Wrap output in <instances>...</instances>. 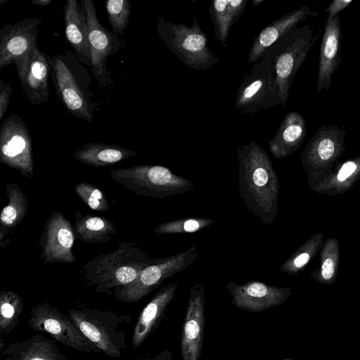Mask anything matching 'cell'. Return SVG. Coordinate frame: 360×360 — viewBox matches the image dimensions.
Instances as JSON below:
<instances>
[{
    "mask_svg": "<svg viewBox=\"0 0 360 360\" xmlns=\"http://www.w3.org/2000/svg\"><path fill=\"white\" fill-rule=\"evenodd\" d=\"M77 195L91 210L106 212L110 205L104 193L98 187L84 181L74 186Z\"/></svg>",
    "mask_w": 360,
    "mask_h": 360,
    "instance_id": "35",
    "label": "cell"
},
{
    "mask_svg": "<svg viewBox=\"0 0 360 360\" xmlns=\"http://www.w3.org/2000/svg\"><path fill=\"white\" fill-rule=\"evenodd\" d=\"M314 30L308 25L297 27L277 41L270 49L274 56V67L281 98L285 106L293 79L316 41Z\"/></svg>",
    "mask_w": 360,
    "mask_h": 360,
    "instance_id": "8",
    "label": "cell"
},
{
    "mask_svg": "<svg viewBox=\"0 0 360 360\" xmlns=\"http://www.w3.org/2000/svg\"><path fill=\"white\" fill-rule=\"evenodd\" d=\"M140 360H173L172 359V352H171L169 349H165L158 354Z\"/></svg>",
    "mask_w": 360,
    "mask_h": 360,
    "instance_id": "38",
    "label": "cell"
},
{
    "mask_svg": "<svg viewBox=\"0 0 360 360\" xmlns=\"http://www.w3.org/2000/svg\"><path fill=\"white\" fill-rule=\"evenodd\" d=\"M86 16L90 45L91 73L100 85L108 86L112 83L111 73L106 62L117 53L122 46L118 35L105 29L99 22L94 3L91 0H80Z\"/></svg>",
    "mask_w": 360,
    "mask_h": 360,
    "instance_id": "13",
    "label": "cell"
},
{
    "mask_svg": "<svg viewBox=\"0 0 360 360\" xmlns=\"http://www.w3.org/2000/svg\"><path fill=\"white\" fill-rule=\"evenodd\" d=\"M156 30L160 39L177 58L188 68L205 70L219 62L208 48V37L202 30L196 16L191 26L176 23L159 16Z\"/></svg>",
    "mask_w": 360,
    "mask_h": 360,
    "instance_id": "5",
    "label": "cell"
},
{
    "mask_svg": "<svg viewBox=\"0 0 360 360\" xmlns=\"http://www.w3.org/2000/svg\"><path fill=\"white\" fill-rule=\"evenodd\" d=\"M323 238L321 232L311 236L283 263L281 271L290 275H297L302 271L321 250Z\"/></svg>",
    "mask_w": 360,
    "mask_h": 360,
    "instance_id": "31",
    "label": "cell"
},
{
    "mask_svg": "<svg viewBox=\"0 0 360 360\" xmlns=\"http://www.w3.org/2000/svg\"><path fill=\"white\" fill-rule=\"evenodd\" d=\"M0 162L21 175H34L31 136L23 119L17 114L5 118L0 129Z\"/></svg>",
    "mask_w": 360,
    "mask_h": 360,
    "instance_id": "12",
    "label": "cell"
},
{
    "mask_svg": "<svg viewBox=\"0 0 360 360\" xmlns=\"http://www.w3.org/2000/svg\"><path fill=\"white\" fill-rule=\"evenodd\" d=\"M231 295V304L248 312L257 313L283 304L292 293L290 287H277L263 282L251 281L238 284L226 283Z\"/></svg>",
    "mask_w": 360,
    "mask_h": 360,
    "instance_id": "15",
    "label": "cell"
},
{
    "mask_svg": "<svg viewBox=\"0 0 360 360\" xmlns=\"http://www.w3.org/2000/svg\"><path fill=\"white\" fill-rule=\"evenodd\" d=\"M112 180L135 195L163 199L193 190L194 184L162 165H139L111 169Z\"/></svg>",
    "mask_w": 360,
    "mask_h": 360,
    "instance_id": "6",
    "label": "cell"
},
{
    "mask_svg": "<svg viewBox=\"0 0 360 360\" xmlns=\"http://www.w3.org/2000/svg\"><path fill=\"white\" fill-rule=\"evenodd\" d=\"M342 41L340 16L326 20L319 51L316 95L328 90L332 85V76L342 60Z\"/></svg>",
    "mask_w": 360,
    "mask_h": 360,
    "instance_id": "20",
    "label": "cell"
},
{
    "mask_svg": "<svg viewBox=\"0 0 360 360\" xmlns=\"http://www.w3.org/2000/svg\"><path fill=\"white\" fill-rule=\"evenodd\" d=\"M63 11L66 39L79 60L91 68L89 29L84 9L80 1L67 0Z\"/></svg>",
    "mask_w": 360,
    "mask_h": 360,
    "instance_id": "22",
    "label": "cell"
},
{
    "mask_svg": "<svg viewBox=\"0 0 360 360\" xmlns=\"http://www.w3.org/2000/svg\"><path fill=\"white\" fill-rule=\"evenodd\" d=\"M5 188L8 203L2 209L0 215L1 243L23 221L28 208L27 198L18 184L7 182Z\"/></svg>",
    "mask_w": 360,
    "mask_h": 360,
    "instance_id": "29",
    "label": "cell"
},
{
    "mask_svg": "<svg viewBox=\"0 0 360 360\" xmlns=\"http://www.w3.org/2000/svg\"><path fill=\"white\" fill-rule=\"evenodd\" d=\"M52 1H53V0H33L31 1V3L36 6H39L41 7H45V6L49 5Z\"/></svg>",
    "mask_w": 360,
    "mask_h": 360,
    "instance_id": "39",
    "label": "cell"
},
{
    "mask_svg": "<svg viewBox=\"0 0 360 360\" xmlns=\"http://www.w3.org/2000/svg\"><path fill=\"white\" fill-rule=\"evenodd\" d=\"M178 285L176 282L163 285L142 309L133 330L131 344L134 349L141 346L156 330L176 295Z\"/></svg>",
    "mask_w": 360,
    "mask_h": 360,
    "instance_id": "21",
    "label": "cell"
},
{
    "mask_svg": "<svg viewBox=\"0 0 360 360\" xmlns=\"http://www.w3.org/2000/svg\"><path fill=\"white\" fill-rule=\"evenodd\" d=\"M14 65L22 91L33 105H41L49 98V78L51 76L47 54L36 46Z\"/></svg>",
    "mask_w": 360,
    "mask_h": 360,
    "instance_id": "16",
    "label": "cell"
},
{
    "mask_svg": "<svg viewBox=\"0 0 360 360\" xmlns=\"http://www.w3.org/2000/svg\"><path fill=\"white\" fill-rule=\"evenodd\" d=\"M28 324L35 331L47 333L58 342L82 352H99L82 334L69 315L48 302H39L30 310Z\"/></svg>",
    "mask_w": 360,
    "mask_h": 360,
    "instance_id": "11",
    "label": "cell"
},
{
    "mask_svg": "<svg viewBox=\"0 0 360 360\" xmlns=\"http://www.w3.org/2000/svg\"><path fill=\"white\" fill-rule=\"evenodd\" d=\"M41 22L39 18L33 17L4 25L0 30V70L14 64L37 46Z\"/></svg>",
    "mask_w": 360,
    "mask_h": 360,
    "instance_id": "18",
    "label": "cell"
},
{
    "mask_svg": "<svg viewBox=\"0 0 360 360\" xmlns=\"http://www.w3.org/2000/svg\"><path fill=\"white\" fill-rule=\"evenodd\" d=\"M345 127L337 124L320 127L307 143L300 159L307 174L309 189L338 162L345 149Z\"/></svg>",
    "mask_w": 360,
    "mask_h": 360,
    "instance_id": "9",
    "label": "cell"
},
{
    "mask_svg": "<svg viewBox=\"0 0 360 360\" xmlns=\"http://www.w3.org/2000/svg\"><path fill=\"white\" fill-rule=\"evenodd\" d=\"M6 347V345L4 344V337H0V352H1Z\"/></svg>",
    "mask_w": 360,
    "mask_h": 360,
    "instance_id": "40",
    "label": "cell"
},
{
    "mask_svg": "<svg viewBox=\"0 0 360 360\" xmlns=\"http://www.w3.org/2000/svg\"><path fill=\"white\" fill-rule=\"evenodd\" d=\"M163 258H151L134 242H121L109 253H101L83 266L85 278L98 293L112 295L115 288L134 281L147 266Z\"/></svg>",
    "mask_w": 360,
    "mask_h": 360,
    "instance_id": "2",
    "label": "cell"
},
{
    "mask_svg": "<svg viewBox=\"0 0 360 360\" xmlns=\"http://www.w3.org/2000/svg\"><path fill=\"white\" fill-rule=\"evenodd\" d=\"M307 131L306 120L300 112H288L272 139L268 141L272 156L282 159L295 153L302 144Z\"/></svg>",
    "mask_w": 360,
    "mask_h": 360,
    "instance_id": "23",
    "label": "cell"
},
{
    "mask_svg": "<svg viewBox=\"0 0 360 360\" xmlns=\"http://www.w3.org/2000/svg\"><path fill=\"white\" fill-rule=\"evenodd\" d=\"M274 56L268 50L245 75L236 94L234 107L243 113L255 114L281 104L274 67Z\"/></svg>",
    "mask_w": 360,
    "mask_h": 360,
    "instance_id": "7",
    "label": "cell"
},
{
    "mask_svg": "<svg viewBox=\"0 0 360 360\" xmlns=\"http://www.w3.org/2000/svg\"><path fill=\"white\" fill-rule=\"evenodd\" d=\"M0 353L4 360H67L53 340L38 333L11 342Z\"/></svg>",
    "mask_w": 360,
    "mask_h": 360,
    "instance_id": "25",
    "label": "cell"
},
{
    "mask_svg": "<svg viewBox=\"0 0 360 360\" xmlns=\"http://www.w3.org/2000/svg\"><path fill=\"white\" fill-rule=\"evenodd\" d=\"M68 315L99 352L110 358L120 357L127 347L124 328L131 323V316L84 305L70 309Z\"/></svg>",
    "mask_w": 360,
    "mask_h": 360,
    "instance_id": "4",
    "label": "cell"
},
{
    "mask_svg": "<svg viewBox=\"0 0 360 360\" xmlns=\"http://www.w3.org/2000/svg\"><path fill=\"white\" fill-rule=\"evenodd\" d=\"M205 290L201 283H192L182 326L181 352L183 360H199L205 330Z\"/></svg>",
    "mask_w": 360,
    "mask_h": 360,
    "instance_id": "17",
    "label": "cell"
},
{
    "mask_svg": "<svg viewBox=\"0 0 360 360\" xmlns=\"http://www.w3.org/2000/svg\"><path fill=\"white\" fill-rule=\"evenodd\" d=\"M352 2L353 0H333L324 10L325 12L328 13L326 20H332L339 15L338 14L341 11H343Z\"/></svg>",
    "mask_w": 360,
    "mask_h": 360,
    "instance_id": "37",
    "label": "cell"
},
{
    "mask_svg": "<svg viewBox=\"0 0 360 360\" xmlns=\"http://www.w3.org/2000/svg\"><path fill=\"white\" fill-rule=\"evenodd\" d=\"M318 14V11L313 12L304 5L269 23L254 37L248 53V63L254 64L259 61L277 41L296 29L300 22L309 16L316 17Z\"/></svg>",
    "mask_w": 360,
    "mask_h": 360,
    "instance_id": "19",
    "label": "cell"
},
{
    "mask_svg": "<svg viewBox=\"0 0 360 360\" xmlns=\"http://www.w3.org/2000/svg\"><path fill=\"white\" fill-rule=\"evenodd\" d=\"M137 155L135 151L123 146L96 142L86 143L74 154L77 161L93 167H109Z\"/></svg>",
    "mask_w": 360,
    "mask_h": 360,
    "instance_id": "26",
    "label": "cell"
},
{
    "mask_svg": "<svg viewBox=\"0 0 360 360\" xmlns=\"http://www.w3.org/2000/svg\"><path fill=\"white\" fill-rule=\"evenodd\" d=\"M238 191L248 211L264 224H272L278 210L280 184L266 150L257 142L236 150Z\"/></svg>",
    "mask_w": 360,
    "mask_h": 360,
    "instance_id": "1",
    "label": "cell"
},
{
    "mask_svg": "<svg viewBox=\"0 0 360 360\" xmlns=\"http://www.w3.org/2000/svg\"><path fill=\"white\" fill-rule=\"evenodd\" d=\"M248 0H214L209 7L216 39L226 46L229 32L240 18Z\"/></svg>",
    "mask_w": 360,
    "mask_h": 360,
    "instance_id": "27",
    "label": "cell"
},
{
    "mask_svg": "<svg viewBox=\"0 0 360 360\" xmlns=\"http://www.w3.org/2000/svg\"><path fill=\"white\" fill-rule=\"evenodd\" d=\"M214 222V220L208 218L185 217L162 223L154 229V231L158 234L194 233L210 226Z\"/></svg>",
    "mask_w": 360,
    "mask_h": 360,
    "instance_id": "33",
    "label": "cell"
},
{
    "mask_svg": "<svg viewBox=\"0 0 360 360\" xmlns=\"http://www.w3.org/2000/svg\"><path fill=\"white\" fill-rule=\"evenodd\" d=\"M198 257L194 245L179 253L163 257L158 263L145 268L130 283L115 289V299L127 303L137 302L150 294L165 280L188 268Z\"/></svg>",
    "mask_w": 360,
    "mask_h": 360,
    "instance_id": "10",
    "label": "cell"
},
{
    "mask_svg": "<svg viewBox=\"0 0 360 360\" xmlns=\"http://www.w3.org/2000/svg\"><path fill=\"white\" fill-rule=\"evenodd\" d=\"M360 179V155L337 162L310 190L319 194L335 196L351 190Z\"/></svg>",
    "mask_w": 360,
    "mask_h": 360,
    "instance_id": "24",
    "label": "cell"
},
{
    "mask_svg": "<svg viewBox=\"0 0 360 360\" xmlns=\"http://www.w3.org/2000/svg\"><path fill=\"white\" fill-rule=\"evenodd\" d=\"M11 93L12 87L9 82L1 79L0 81V120H2L6 114Z\"/></svg>",
    "mask_w": 360,
    "mask_h": 360,
    "instance_id": "36",
    "label": "cell"
},
{
    "mask_svg": "<svg viewBox=\"0 0 360 360\" xmlns=\"http://www.w3.org/2000/svg\"><path fill=\"white\" fill-rule=\"evenodd\" d=\"M262 2H264V0H253L252 1V4L253 6H259V4H262Z\"/></svg>",
    "mask_w": 360,
    "mask_h": 360,
    "instance_id": "41",
    "label": "cell"
},
{
    "mask_svg": "<svg viewBox=\"0 0 360 360\" xmlns=\"http://www.w3.org/2000/svg\"><path fill=\"white\" fill-rule=\"evenodd\" d=\"M105 6L108 23L112 32L117 35L123 36L131 16V2L128 0H108Z\"/></svg>",
    "mask_w": 360,
    "mask_h": 360,
    "instance_id": "34",
    "label": "cell"
},
{
    "mask_svg": "<svg viewBox=\"0 0 360 360\" xmlns=\"http://www.w3.org/2000/svg\"><path fill=\"white\" fill-rule=\"evenodd\" d=\"M47 60L56 93L63 105L77 118L91 122L96 103L88 69L70 50L47 55Z\"/></svg>",
    "mask_w": 360,
    "mask_h": 360,
    "instance_id": "3",
    "label": "cell"
},
{
    "mask_svg": "<svg viewBox=\"0 0 360 360\" xmlns=\"http://www.w3.org/2000/svg\"><path fill=\"white\" fill-rule=\"evenodd\" d=\"M283 360H295V359H290V358H286V359H284Z\"/></svg>",
    "mask_w": 360,
    "mask_h": 360,
    "instance_id": "42",
    "label": "cell"
},
{
    "mask_svg": "<svg viewBox=\"0 0 360 360\" xmlns=\"http://www.w3.org/2000/svg\"><path fill=\"white\" fill-rule=\"evenodd\" d=\"M75 238L85 243H103L117 235L115 223L103 216L83 214L76 212L74 214Z\"/></svg>",
    "mask_w": 360,
    "mask_h": 360,
    "instance_id": "28",
    "label": "cell"
},
{
    "mask_svg": "<svg viewBox=\"0 0 360 360\" xmlns=\"http://www.w3.org/2000/svg\"><path fill=\"white\" fill-rule=\"evenodd\" d=\"M22 298L11 290L0 292V334L8 335L17 326L23 311Z\"/></svg>",
    "mask_w": 360,
    "mask_h": 360,
    "instance_id": "32",
    "label": "cell"
},
{
    "mask_svg": "<svg viewBox=\"0 0 360 360\" xmlns=\"http://www.w3.org/2000/svg\"><path fill=\"white\" fill-rule=\"evenodd\" d=\"M75 240L70 221L60 211L53 212L44 224L39 240L44 264L75 262L76 257L72 253Z\"/></svg>",
    "mask_w": 360,
    "mask_h": 360,
    "instance_id": "14",
    "label": "cell"
},
{
    "mask_svg": "<svg viewBox=\"0 0 360 360\" xmlns=\"http://www.w3.org/2000/svg\"><path fill=\"white\" fill-rule=\"evenodd\" d=\"M340 265V244L338 238H328L323 243L320 252V264L310 274V277L321 284L333 285L338 276Z\"/></svg>",
    "mask_w": 360,
    "mask_h": 360,
    "instance_id": "30",
    "label": "cell"
}]
</instances>
